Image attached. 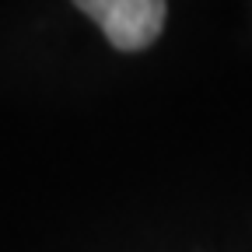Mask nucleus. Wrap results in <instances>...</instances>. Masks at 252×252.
I'll return each mask as SVG.
<instances>
[{
	"label": "nucleus",
	"instance_id": "f257e3e1",
	"mask_svg": "<svg viewBox=\"0 0 252 252\" xmlns=\"http://www.w3.org/2000/svg\"><path fill=\"white\" fill-rule=\"evenodd\" d=\"M74 4L123 53L147 49L165 28V0H74Z\"/></svg>",
	"mask_w": 252,
	"mask_h": 252
}]
</instances>
